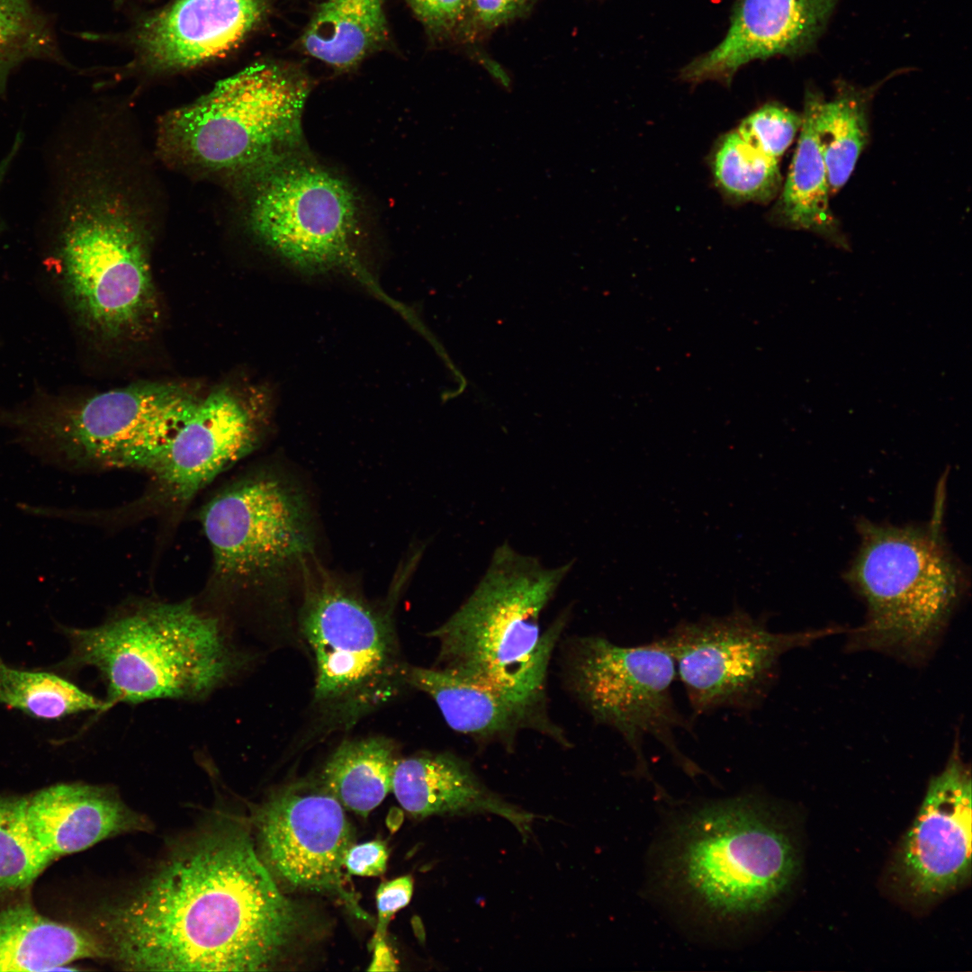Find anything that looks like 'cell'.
I'll use <instances>...</instances> for the list:
<instances>
[{
	"label": "cell",
	"instance_id": "obj_1",
	"mask_svg": "<svg viewBox=\"0 0 972 972\" xmlns=\"http://www.w3.org/2000/svg\"><path fill=\"white\" fill-rule=\"evenodd\" d=\"M302 907L285 896L243 831L211 834L179 853L105 919L130 969L258 971L302 936Z\"/></svg>",
	"mask_w": 972,
	"mask_h": 972
},
{
	"label": "cell",
	"instance_id": "obj_2",
	"mask_svg": "<svg viewBox=\"0 0 972 972\" xmlns=\"http://www.w3.org/2000/svg\"><path fill=\"white\" fill-rule=\"evenodd\" d=\"M647 857L652 899L686 935L718 947L748 940L798 871L791 834L755 792L678 807Z\"/></svg>",
	"mask_w": 972,
	"mask_h": 972
},
{
	"label": "cell",
	"instance_id": "obj_3",
	"mask_svg": "<svg viewBox=\"0 0 972 972\" xmlns=\"http://www.w3.org/2000/svg\"><path fill=\"white\" fill-rule=\"evenodd\" d=\"M126 178L108 166L85 171L59 227L61 274L72 307L89 329L112 341L144 338L159 318L152 221Z\"/></svg>",
	"mask_w": 972,
	"mask_h": 972
},
{
	"label": "cell",
	"instance_id": "obj_4",
	"mask_svg": "<svg viewBox=\"0 0 972 972\" xmlns=\"http://www.w3.org/2000/svg\"><path fill=\"white\" fill-rule=\"evenodd\" d=\"M71 645L64 667L92 666L106 686L105 709L117 703L200 700L250 664L215 614L194 602H147L100 626L63 628Z\"/></svg>",
	"mask_w": 972,
	"mask_h": 972
},
{
	"label": "cell",
	"instance_id": "obj_5",
	"mask_svg": "<svg viewBox=\"0 0 972 972\" xmlns=\"http://www.w3.org/2000/svg\"><path fill=\"white\" fill-rule=\"evenodd\" d=\"M572 562L546 567L505 543L464 602L428 633L438 643L435 667L523 697L545 695L550 661L567 621L546 629L542 615Z\"/></svg>",
	"mask_w": 972,
	"mask_h": 972
},
{
	"label": "cell",
	"instance_id": "obj_6",
	"mask_svg": "<svg viewBox=\"0 0 972 972\" xmlns=\"http://www.w3.org/2000/svg\"><path fill=\"white\" fill-rule=\"evenodd\" d=\"M309 85L294 72L257 63L219 81L162 116L157 151L168 165L238 191L302 144Z\"/></svg>",
	"mask_w": 972,
	"mask_h": 972
},
{
	"label": "cell",
	"instance_id": "obj_7",
	"mask_svg": "<svg viewBox=\"0 0 972 972\" xmlns=\"http://www.w3.org/2000/svg\"><path fill=\"white\" fill-rule=\"evenodd\" d=\"M848 572L866 606L850 652L872 651L922 665L934 654L965 592V576L936 526L862 522Z\"/></svg>",
	"mask_w": 972,
	"mask_h": 972
},
{
	"label": "cell",
	"instance_id": "obj_8",
	"mask_svg": "<svg viewBox=\"0 0 972 972\" xmlns=\"http://www.w3.org/2000/svg\"><path fill=\"white\" fill-rule=\"evenodd\" d=\"M301 568L298 626L315 667L313 706L322 732L346 730L409 688L392 619L398 595L376 605L310 558Z\"/></svg>",
	"mask_w": 972,
	"mask_h": 972
},
{
	"label": "cell",
	"instance_id": "obj_9",
	"mask_svg": "<svg viewBox=\"0 0 972 972\" xmlns=\"http://www.w3.org/2000/svg\"><path fill=\"white\" fill-rule=\"evenodd\" d=\"M173 382H140L73 403L0 417L42 464L67 472L135 468L152 472L199 398Z\"/></svg>",
	"mask_w": 972,
	"mask_h": 972
},
{
	"label": "cell",
	"instance_id": "obj_10",
	"mask_svg": "<svg viewBox=\"0 0 972 972\" xmlns=\"http://www.w3.org/2000/svg\"><path fill=\"white\" fill-rule=\"evenodd\" d=\"M238 192L249 230L289 265L310 274L348 272L374 287L358 256L357 201L338 176L293 154Z\"/></svg>",
	"mask_w": 972,
	"mask_h": 972
},
{
	"label": "cell",
	"instance_id": "obj_11",
	"mask_svg": "<svg viewBox=\"0 0 972 972\" xmlns=\"http://www.w3.org/2000/svg\"><path fill=\"white\" fill-rule=\"evenodd\" d=\"M566 671L572 691L592 718L616 731L631 749L636 775L652 778L644 752L648 736L685 773L705 774L678 745L677 733H692L693 725L672 697L676 666L661 638L634 646L598 635L577 638Z\"/></svg>",
	"mask_w": 972,
	"mask_h": 972
},
{
	"label": "cell",
	"instance_id": "obj_12",
	"mask_svg": "<svg viewBox=\"0 0 972 972\" xmlns=\"http://www.w3.org/2000/svg\"><path fill=\"white\" fill-rule=\"evenodd\" d=\"M841 627L776 633L741 609L683 620L661 638L672 656L696 716L718 709L750 712L772 688L781 657Z\"/></svg>",
	"mask_w": 972,
	"mask_h": 972
},
{
	"label": "cell",
	"instance_id": "obj_13",
	"mask_svg": "<svg viewBox=\"0 0 972 972\" xmlns=\"http://www.w3.org/2000/svg\"><path fill=\"white\" fill-rule=\"evenodd\" d=\"M213 578L231 589L257 585L313 554L309 505L280 475H248L220 490L202 512Z\"/></svg>",
	"mask_w": 972,
	"mask_h": 972
},
{
	"label": "cell",
	"instance_id": "obj_14",
	"mask_svg": "<svg viewBox=\"0 0 972 972\" xmlns=\"http://www.w3.org/2000/svg\"><path fill=\"white\" fill-rule=\"evenodd\" d=\"M263 861L294 888L339 896L355 915L370 919L345 888L342 872L354 829L342 805L320 782L288 786L267 800L256 817Z\"/></svg>",
	"mask_w": 972,
	"mask_h": 972
},
{
	"label": "cell",
	"instance_id": "obj_15",
	"mask_svg": "<svg viewBox=\"0 0 972 972\" xmlns=\"http://www.w3.org/2000/svg\"><path fill=\"white\" fill-rule=\"evenodd\" d=\"M270 418L258 388L222 385L201 396L151 472L165 498L184 502L258 446Z\"/></svg>",
	"mask_w": 972,
	"mask_h": 972
},
{
	"label": "cell",
	"instance_id": "obj_16",
	"mask_svg": "<svg viewBox=\"0 0 972 972\" xmlns=\"http://www.w3.org/2000/svg\"><path fill=\"white\" fill-rule=\"evenodd\" d=\"M956 737L894 860L896 878L917 900L941 897L971 878V772Z\"/></svg>",
	"mask_w": 972,
	"mask_h": 972
},
{
	"label": "cell",
	"instance_id": "obj_17",
	"mask_svg": "<svg viewBox=\"0 0 972 972\" xmlns=\"http://www.w3.org/2000/svg\"><path fill=\"white\" fill-rule=\"evenodd\" d=\"M839 1L735 0L724 38L686 65L680 76L694 84L729 85L752 60L801 55L814 47Z\"/></svg>",
	"mask_w": 972,
	"mask_h": 972
},
{
	"label": "cell",
	"instance_id": "obj_18",
	"mask_svg": "<svg viewBox=\"0 0 972 972\" xmlns=\"http://www.w3.org/2000/svg\"><path fill=\"white\" fill-rule=\"evenodd\" d=\"M267 0H176L145 19L134 43L151 72L195 68L225 54L261 22Z\"/></svg>",
	"mask_w": 972,
	"mask_h": 972
},
{
	"label": "cell",
	"instance_id": "obj_19",
	"mask_svg": "<svg viewBox=\"0 0 972 972\" xmlns=\"http://www.w3.org/2000/svg\"><path fill=\"white\" fill-rule=\"evenodd\" d=\"M406 681L435 702L451 729L476 741L510 745L519 733L532 730L568 746L548 716L546 695H512L436 667L409 665Z\"/></svg>",
	"mask_w": 972,
	"mask_h": 972
},
{
	"label": "cell",
	"instance_id": "obj_20",
	"mask_svg": "<svg viewBox=\"0 0 972 972\" xmlns=\"http://www.w3.org/2000/svg\"><path fill=\"white\" fill-rule=\"evenodd\" d=\"M392 792L402 808L415 817L493 814L508 821L525 841L535 818L540 817L490 790L469 762L448 752L399 758Z\"/></svg>",
	"mask_w": 972,
	"mask_h": 972
},
{
	"label": "cell",
	"instance_id": "obj_21",
	"mask_svg": "<svg viewBox=\"0 0 972 972\" xmlns=\"http://www.w3.org/2000/svg\"><path fill=\"white\" fill-rule=\"evenodd\" d=\"M32 834L51 860L110 836L145 828V821L113 792L85 784H59L25 797Z\"/></svg>",
	"mask_w": 972,
	"mask_h": 972
},
{
	"label": "cell",
	"instance_id": "obj_22",
	"mask_svg": "<svg viewBox=\"0 0 972 972\" xmlns=\"http://www.w3.org/2000/svg\"><path fill=\"white\" fill-rule=\"evenodd\" d=\"M104 955V949L92 936L29 904L0 912V971L66 969L75 960Z\"/></svg>",
	"mask_w": 972,
	"mask_h": 972
},
{
	"label": "cell",
	"instance_id": "obj_23",
	"mask_svg": "<svg viewBox=\"0 0 972 972\" xmlns=\"http://www.w3.org/2000/svg\"><path fill=\"white\" fill-rule=\"evenodd\" d=\"M822 96L806 94L800 135L793 160L771 218L778 224L816 232L837 240L838 223L829 207V184L816 128Z\"/></svg>",
	"mask_w": 972,
	"mask_h": 972
},
{
	"label": "cell",
	"instance_id": "obj_24",
	"mask_svg": "<svg viewBox=\"0 0 972 972\" xmlns=\"http://www.w3.org/2000/svg\"><path fill=\"white\" fill-rule=\"evenodd\" d=\"M387 36L383 0H328L302 36L304 51L337 68L359 63Z\"/></svg>",
	"mask_w": 972,
	"mask_h": 972
},
{
	"label": "cell",
	"instance_id": "obj_25",
	"mask_svg": "<svg viewBox=\"0 0 972 972\" xmlns=\"http://www.w3.org/2000/svg\"><path fill=\"white\" fill-rule=\"evenodd\" d=\"M398 760L387 737L346 740L326 760L319 782L343 807L366 816L392 792Z\"/></svg>",
	"mask_w": 972,
	"mask_h": 972
},
{
	"label": "cell",
	"instance_id": "obj_26",
	"mask_svg": "<svg viewBox=\"0 0 972 972\" xmlns=\"http://www.w3.org/2000/svg\"><path fill=\"white\" fill-rule=\"evenodd\" d=\"M873 89L842 84L836 95L817 108L816 128L830 194L848 181L868 137V106Z\"/></svg>",
	"mask_w": 972,
	"mask_h": 972
},
{
	"label": "cell",
	"instance_id": "obj_27",
	"mask_svg": "<svg viewBox=\"0 0 972 972\" xmlns=\"http://www.w3.org/2000/svg\"><path fill=\"white\" fill-rule=\"evenodd\" d=\"M0 704L40 719L104 711L105 702L51 672L19 670L0 657Z\"/></svg>",
	"mask_w": 972,
	"mask_h": 972
},
{
	"label": "cell",
	"instance_id": "obj_28",
	"mask_svg": "<svg viewBox=\"0 0 972 972\" xmlns=\"http://www.w3.org/2000/svg\"><path fill=\"white\" fill-rule=\"evenodd\" d=\"M710 166L716 184L734 202L766 203L781 185L778 160L752 146L736 129L718 139Z\"/></svg>",
	"mask_w": 972,
	"mask_h": 972
},
{
	"label": "cell",
	"instance_id": "obj_29",
	"mask_svg": "<svg viewBox=\"0 0 972 972\" xmlns=\"http://www.w3.org/2000/svg\"><path fill=\"white\" fill-rule=\"evenodd\" d=\"M33 60L63 61L49 18L32 0H0V94L13 73Z\"/></svg>",
	"mask_w": 972,
	"mask_h": 972
},
{
	"label": "cell",
	"instance_id": "obj_30",
	"mask_svg": "<svg viewBox=\"0 0 972 972\" xmlns=\"http://www.w3.org/2000/svg\"><path fill=\"white\" fill-rule=\"evenodd\" d=\"M51 861L31 831L25 797L0 796V893L27 887Z\"/></svg>",
	"mask_w": 972,
	"mask_h": 972
},
{
	"label": "cell",
	"instance_id": "obj_31",
	"mask_svg": "<svg viewBox=\"0 0 972 972\" xmlns=\"http://www.w3.org/2000/svg\"><path fill=\"white\" fill-rule=\"evenodd\" d=\"M801 123L802 115L779 104H768L744 118L736 130L752 146L778 160Z\"/></svg>",
	"mask_w": 972,
	"mask_h": 972
},
{
	"label": "cell",
	"instance_id": "obj_32",
	"mask_svg": "<svg viewBox=\"0 0 972 972\" xmlns=\"http://www.w3.org/2000/svg\"><path fill=\"white\" fill-rule=\"evenodd\" d=\"M411 9L428 28L452 30L469 15L471 0H408Z\"/></svg>",
	"mask_w": 972,
	"mask_h": 972
},
{
	"label": "cell",
	"instance_id": "obj_33",
	"mask_svg": "<svg viewBox=\"0 0 972 972\" xmlns=\"http://www.w3.org/2000/svg\"><path fill=\"white\" fill-rule=\"evenodd\" d=\"M412 893L413 878L410 875L402 876L380 885L376 891L378 919L371 944L378 940L385 939L389 922L397 911L410 903Z\"/></svg>",
	"mask_w": 972,
	"mask_h": 972
},
{
	"label": "cell",
	"instance_id": "obj_34",
	"mask_svg": "<svg viewBox=\"0 0 972 972\" xmlns=\"http://www.w3.org/2000/svg\"><path fill=\"white\" fill-rule=\"evenodd\" d=\"M388 857V849L381 841L353 844L346 854L344 867L352 875L379 876L386 869Z\"/></svg>",
	"mask_w": 972,
	"mask_h": 972
},
{
	"label": "cell",
	"instance_id": "obj_35",
	"mask_svg": "<svg viewBox=\"0 0 972 972\" xmlns=\"http://www.w3.org/2000/svg\"><path fill=\"white\" fill-rule=\"evenodd\" d=\"M531 0H471L473 22L486 29L494 28L520 13Z\"/></svg>",
	"mask_w": 972,
	"mask_h": 972
},
{
	"label": "cell",
	"instance_id": "obj_36",
	"mask_svg": "<svg viewBox=\"0 0 972 972\" xmlns=\"http://www.w3.org/2000/svg\"><path fill=\"white\" fill-rule=\"evenodd\" d=\"M372 949L374 951L373 960L370 967L367 968L369 971H395L398 970L397 962L394 958L392 950H390L385 939L378 940L374 942Z\"/></svg>",
	"mask_w": 972,
	"mask_h": 972
},
{
	"label": "cell",
	"instance_id": "obj_37",
	"mask_svg": "<svg viewBox=\"0 0 972 972\" xmlns=\"http://www.w3.org/2000/svg\"><path fill=\"white\" fill-rule=\"evenodd\" d=\"M21 144H22L21 137L17 136V138L15 139V140H14L11 149L9 150V152L0 161V186H1L2 183L4 182V179L6 176L7 172L9 171L14 159L15 158V157H16V155L18 153V150H19V148H20Z\"/></svg>",
	"mask_w": 972,
	"mask_h": 972
},
{
	"label": "cell",
	"instance_id": "obj_38",
	"mask_svg": "<svg viewBox=\"0 0 972 972\" xmlns=\"http://www.w3.org/2000/svg\"><path fill=\"white\" fill-rule=\"evenodd\" d=\"M125 1H128V0H116L117 3H124Z\"/></svg>",
	"mask_w": 972,
	"mask_h": 972
}]
</instances>
